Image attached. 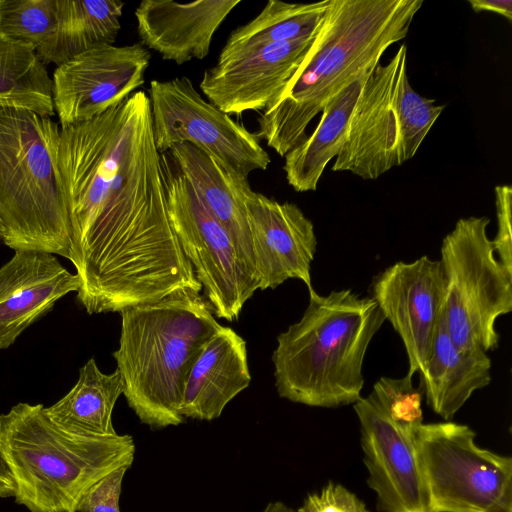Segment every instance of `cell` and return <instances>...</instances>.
I'll return each mask as SVG.
<instances>
[{"label":"cell","mask_w":512,"mask_h":512,"mask_svg":"<svg viewBox=\"0 0 512 512\" xmlns=\"http://www.w3.org/2000/svg\"><path fill=\"white\" fill-rule=\"evenodd\" d=\"M370 394L398 425L417 430L423 423V393L421 389L413 387L412 376L381 377Z\"/></svg>","instance_id":"obj_28"},{"label":"cell","mask_w":512,"mask_h":512,"mask_svg":"<svg viewBox=\"0 0 512 512\" xmlns=\"http://www.w3.org/2000/svg\"><path fill=\"white\" fill-rule=\"evenodd\" d=\"M329 2L330 0L314 3L268 1L254 19L230 34L217 62H224L268 45L314 37Z\"/></svg>","instance_id":"obj_25"},{"label":"cell","mask_w":512,"mask_h":512,"mask_svg":"<svg viewBox=\"0 0 512 512\" xmlns=\"http://www.w3.org/2000/svg\"><path fill=\"white\" fill-rule=\"evenodd\" d=\"M58 166L80 279L77 300L88 314L202 291L170 225L144 91L60 128Z\"/></svg>","instance_id":"obj_1"},{"label":"cell","mask_w":512,"mask_h":512,"mask_svg":"<svg viewBox=\"0 0 512 512\" xmlns=\"http://www.w3.org/2000/svg\"><path fill=\"white\" fill-rule=\"evenodd\" d=\"M239 3L241 0H143L135 10L141 44L178 65L204 59L216 30Z\"/></svg>","instance_id":"obj_18"},{"label":"cell","mask_w":512,"mask_h":512,"mask_svg":"<svg viewBox=\"0 0 512 512\" xmlns=\"http://www.w3.org/2000/svg\"><path fill=\"white\" fill-rule=\"evenodd\" d=\"M494 191L497 232L492 242L497 258L512 273V188L509 185H498Z\"/></svg>","instance_id":"obj_31"},{"label":"cell","mask_w":512,"mask_h":512,"mask_svg":"<svg viewBox=\"0 0 512 512\" xmlns=\"http://www.w3.org/2000/svg\"><path fill=\"white\" fill-rule=\"evenodd\" d=\"M44 407L20 402L0 414V458L12 478L16 504L29 512H77L91 486L132 466L135 443L127 434L68 433Z\"/></svg>","instance_id":"obj_5"},{"label":"cell","mask_w":512,"mask_h":512,"mask_svg":"<svg viewBox=\"0 0 512 512\" xmlns=\"http://www.w3.org/2000/svg\"><path fill=\"white\" fill-rule=\"evenodd\" d=\"M151 54L141 43L102 45L56 66L52 102L60 128L90 120L143 85Z\"/></svg>","instance_id":"obj_12"},{"label":"cell","mask_w":512,"mask_h":512,"mask_svg":"<svg viewBox=\"0 0 512 512\" xmlns=\"http://www.w3.org/2000/svg\"><path fill=\"white\" fill-rule=\"evenodd\" d=\"M80 279L54 254L17 250L0 267V349H7L29 326L48 313Z\"/></svg>","instance_id":"obj_17"},{"label":"cell","mask_w":512,"mask_h":512,"mask_svg":"<svg viewBox=\"0 0 512 512\" xmlns=\"http://www.w3.org/2000/svg\"><path fill=\"white\" fill-rule=\"evenodd\" d=\"M384 321L371 297L351 289L309 292L301 319L277 336L272 362L278 395L311 407L355 404L367 349Z\"/></svg>","instance_id":"obj_3"},{"label":"cell","mask_w":512,"mask_h":512,"mask_svg":"<svg viewBox=\"0 0 512 512\" xmlns=\"http://www.w3.org/2000/svg\"><path fill=\"white\" fill-rule=\"evenodd\" d=\"M0 106L55 115L52 79L36 49L0 34Z\"/></svg>","instance_id":"obj_26"},{"label":"cell","mask_w":512,"mask_h":512,"mask_svg":"<svg viewBox=\"0 0 512 512\" xmlns=\"http://www.w3.org/2000/svg\"><path fill=\"white\" fill-rule=\"evenodd\" d=\"M246 208L258 288L274 289L288 279H298L313 291L310 270L317 238L312 221L296 204L253 190L247 195Z\"/></svg>","instance_id":"obj_15"},{"label":"cell","mask_w":512,"mask_h":512,"mask_svg":"<svg viewBox=\"0 0 512 512\" xmlns=\"http://www.w3.org/2000/svg\"><path fill=\"white\" fill-rule=\"evenodd\" d=\"M251 382L246 341L222 326L208 341L186 379L180 414L211 421Z\"/></svg>","instance_id":"obj_19"},{"label":"cell","mask_w":512,"mask_h":512,"mask_svg":"<svg viewBox=\"0 0 512 512\" xmlns=\"http://www.w3.org/2000/svg\"><path fill=\"white\" fill-rule=\"evenodd\" d=\"M123 381L116 369L103 373L94 358L79 370L75 385L60 400L44 411L60 429L77 435L117 434L112 423L116 401L123 394Z\"/></svg>","instance_id":"obj_24"},{"label":"cell","mask_w":512,"mask_h":512,"mask_svg":"<svg viewBox=\"0 0 512 512\" xmlns=\"http://www.w3.org/2000/svg\"><path fill=\"white\" fill-rule=\"evenodd\" d=\"M314 37L268 45L217 62L205 70L200 88L210 103L229 116L264 111L298 69Z\"/></svg>","instance_id":"obj_16"},{"label":"cell","mask_w":512,"mask_h":512,"mask_svg":"<svg viewBox=\"0 0 512 512\" xmlns=\"http://www.w3.org/2000/svg\"><path fill=\"white\" fill-rule=\"evenodd\" d=\"M468 3L475 12L489 11L512 21L511 0H469Z\"/></svg>","instance_id":"obj_32"},{"label":"cell","mask_w":512,"mask_h":512,"mask_svg":"<svg viewBox=\"0 0 512 512\" xmlns=\"http://www.w3.org/2000/svg\"><path fill=\"white\" fill-rule=\"evenodd\" d=\"M452 421L422 423L415 434L429 512H512V458L478 446Z\"/></svg>","instance_id":"obj_9"},{"label":"cell","mask_w":512,"mask_h":512,"mask_svg":"<svg viewBox=\"0 0 512 512\" xmlns=\"http://www.w3.org/2000/svg\"><path fill=\"white\" fill-rule=\"evenodd\" d=\"M370 293L403 342L407 374L421 372L444 309L445 283L439 260L422 256L412 262L398 261L375 276Z\"/></svg>","instance_id":"obj_13"},{"label":"cell","mask_w":512,"mask_h":512,"mask_svg":"<svg viewBox=\"0 0 512 512\" xmlns=\"http://www.w3.org/2000/svg\"><path fill=\"white\" fill-rule=\"evenodd\" d=\"M52 117L0 106V237L17 250L72 259L71 224Z\"/></svg>","instance_id":"obj_6"},{"label":"cell","mask_w":512,"mask_h":512,"mask_svg":"<svg viewBox=\"0 0 512 512\" xmlns=\"http://www.w3.org/2000/svg\"><path fill=\"white\" fill-rule=\"evenodd\" d=\"M128 469L118 468L91 486L81 498L77 512H121L119 499Z\"/></svg>","instance_id":"obj_30"},{"label":"cell","mask_w":512,"mask_h":512,"mask_svg":"<svg viewBox=\"0 0 512 512\" xmlns=\"http://www.w3.org/2000/svg\"><path fill=\"white\" fill-rule=\"evenodd\" d=\"M167 152L213 216L227 231L240 259L255 279L252 239L246 208V198L252 190L248 179L232 176L212 157L193 144H177Z\"/></svg>","instance_id":"obj_20"},{"label":"cell","mask_w":512,"mask_h":512,"mask_svg":"<svg viewBox=\"0 0 512 512\" xmlns=\"http://www.w3.org/2000/svg\"><path fill=\"white\" fill-rule=\"evenodd\" d=\"M14 496V484L12 478L0 458V497L8 498Z\"/></svg>","instance_id":"obj_33"},{"label":"cell","mask_w":512,"mask_h":512,"mask_svg":"<svg viewBox=\"0 0 512 512\" xmlns=\"http://www.w3.org/2000/svg\"><path fill=\"white\" fill-rule=\"evenodd\" d=\"M162 180L171 228L192 265L215 317L237 320L258 284L224 227L213 216L168 152L161 154Z\"/></svg>","instance_id":"obj_10"},{"label":"cell","mask_w":512,"mask_h":512,"mask_svg":"<svg viewBox=\"0 0 512 512\" xmlns=\"http://www.w3.org/2000/svg\"><path fill=\"white\" fill-rule=\"evenodd\" d=\"M152 130L160 154L190 143L212 157L226 172L248 179L266 170L270 156L255 133L206 101L185 76L153 80L149 88Z\"/></svg>","instance_id":"obj_11"},{"label":"cell","mask_w":512,"mask_h":512,"mask_svg":"<svg viewBox=\"0 0 512 512\" xmlns=\"http://www.w3.org/2000/svg\"><path fill=\"white\" fill-rule=\"evenodd\" d=\"M262 512H296L286 504L280 501L270 502Z\"/></svg>","instance_id":"obj_34"},{"label":"cell","mask_w":512,"mask_h":512,"mask_svg":"<svg viewBox=\"0 0 512 512\" xmlns=\"http://www.w3.org/2000/svg\"><path fill=\"white\" fill-rule=\"evenodd\" d=\"M372 71L359 76L333 96L324 106L311 135L284 156L283 170L288 184L296 192L317 190L327 164L336 158L347 139L352 115Z\"/></svg>","instance_id":"obj_22"},{"label":"cell","mask_w":512,"mask_h":512,"mask_svg":"<svg viewBox=\"0 0 512 512\" xmlns=\"http://www.w3.org/2000/svg\"><path fill=\"white\" fill-rule=\"evenodd\" d=\"M360 427L367 485L378 512H429L415 434L395 423L370 394L353 404Z\"/></svg>","instance_id":"obj_14"},{"label":"cell","mask_w":512,"mask_h":512,"mask_svg":"<svg viewBox=\"0 0 512 512\" xmlns=\"http://www.w3.org/2000/svg\"><path fill=\"white\" fill-rule=\"evenodd\" d=\"M125 3L120 0H56L52 34L36 49L40 61L56 66L102 45H113Z\"/></svg>","instance_id":"obj_23"},{"label":"cell","mask_w":512,"mask_h":512,"mask_svg":"<svg viewBox=\"0 0 512 512\" xmlns=\"http://www.w3.org/2000/svg\"><path fill=\"white\" fill-rule=\"evenodd\" d=\"M486 216L459 219L444 237L439 260L445 283L443 316L461 349L498 347L497 319L512 311V273L496 257Z\"/></svg>","instance_id":"obj_8"},{"label":"cell","mask_w":512,"mask_h":512,"mask_svg":"<svg viewBox=\"0 0 512 512\" xmlns=\"http://www.w3.org/2000/svg\"><path fill=\"white\" fill-rule=\"evenodd\" d=\"M120 315L119 347L113 357L128 406L153 429L182 424L186 379L222 325L205 298L189 291L125 309Z\"/></svg>","instance_id":"obj_4"},{"label":"cell","mask_w":512,"mask_h":512,"mask_svg":"<svg viewBox=\"0 0 512 512\" xmlns=\"http://www.w3.org/2000/svg\"><path fill=\"white\" fill-rule=\"evenodd\" d=\"M444 108L412 88L402 44L368 76L331 170L364 180L379 178L414 157Z\"/></svg>","instance_id":"obj_7"},{"label":"cell","mask_w":512,"mask_h":512,"mask_svg":"<svg viewBox=\"0 0 512 512\" xmlns=\"http://www.w3.org/2000/svg\"><path fill=\"white\" fill-rule=\"evenodd\" d=\"M56 0H0V34L37 49L53 32Z\"/></svg>","instance_id":"obj_27"},{"label":"cell","mask_w":512,"mask_h":512,"mask_svg":"<svg viewBox=\"0 0 512 512\" xmlns=\"http://www.w3.org/2000/svg\"><path fill=\"white\" fill-rule=\"evenodd\" d=\"M422 0H330L298 69L258 118L259 139L284 157L327 102L403 40Z\"/></svg>","instance_id":"obj_2"},{"label":"cell","mask_w":512,"mask_h":512,"mask_svg":"<svg viewBox=\"0 0 512 512\" xmlns=\"http://www.w3.org/2000/svg\"><path fill=\"white\" fill-rule=\"evenodd\" d=\"M491 366L486 352L461 349L452 341L442 313L430 357L419 372L427 405L450 421L475 391L490 384Z\"/></svg>","instance_id":"obj_21"},{"label":"cell","mask_w":512,"mask_h":512,"mask_svg":"<svg viewBox=\"0 0 512 512\" xmlns=\"http://www.w3.org/2000/svg\"><path fill=\"white\" fill-rule=\"evenodd\" d=\"M0 241H1V237H0Z\"/></svg>","instance_id":"obj_35"},{"label":"cell","mask_w":512,"mask_h":512,"mask_svg":"<svg viewBox=\"0 0 512 512\" xmlns=\"http://www.w3.org/2000/svg\"><path fill=\"white\" fill-rule=\"evenodd\" d=\"M297 512H370L356 494L339 483L328 482L309 494Z\"/></svg>","instance_id":"obj_29"}]
</instances>
